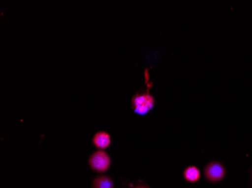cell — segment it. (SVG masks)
<instances>
[{
	"instance_id": "obj_2",
	"label": "cell",
	"mask_w": 252,
	"mask_h": 188,
	"mask_svg": "<svg viewBox=\"0 0 252 188\" xmlns=\"http://www.w3.org/2000/svg\"><path fill=\"white\" fill-rule=\"evenodd\" d=\"M89 165L97 172H105L110 166V156L104 151H95L89 158Z\"/></svg>"
},
{
	"instance_id": "obj_1",
	"label": "cell",
	"mask_w": 252,
	"mask_h": 188,
	"mask_svg": "<svg viewBox=\"0 0 252 188\" xmlns=\"http://www.w3.org/2000/svg\"><path fill=\"white\" fill-rule=\"evenodd\" d=\"M131 104L136 114L144 115L154 108L155 100L149 93H137L131 99Z\"/></svg>"
},
{
	"instance_id": "obj_4",
	"label": "cell",
	"mask_w": 252,
	"mask_h": 188,
	"mask_svg": "<svg viewBox=\"0 0 252 188\" xmlns=\"http://www.w3.org/2000/svg\"><path fill=\"white\" fill-rule=\"evenodd\" d=\"M111 142L110 135L106 132H98L94 135L93 144L100 149L108 148Z\"/></svg>"
},
{
	"instance_id": "obj_7",
	"label": "cell",
	"mask_w": 252,
	"mask_h": 188,
	"mask_svg": "<svg viewBox=\"0 0 252 188\" xmlns=\"http://www.w3.org/2000/svg\"><path fill=\"white\" fill-rule=\"evenodd\" d=\"M144 188V187H138V188Z\"/></svg>"
},
{
	"instance_id": "obj_6",
	"label": "cell",
	"mask_w": 252,
	"mask_h": 188,
	"mask_svg": "<svg viewBox=\"0 0 252 188\" xmlns=\"http://www.w3.org/2000/svg\"><path fill=\"white\" fill-rule=\"evenodd\" d=\"M113 182L107 176H100L94 182V188H113Z\"/></svg>"
},
{
	"instance_id": "obj_3",
	"label": "cell",
	"mask_w": 252,
	"mask_h": 188,
	"mask_svg": "<svg viewBox=\"0 0 252 188\" xmlns=\"http://www.w3.org/2000/svg\"><path fill=\"white\" fill-rule=\"evenodd\" d=\"M205 178L210 182H219L224 177V167L219 162H210L205 167Z\"/></svg>"
},
{
	"instance_id": "obj_5",
	"label": "cell",
	"mask_w": 252,
	"mask_h": 188,
	"mask_svg": "<svg viewBox=\"0 0 252 188\" xmlns=\"http://www.w3.org/2000/svg\"><path fill=\"white\" fill-rule=\"evenodd\" d=\"M185 180L189 182H196L200 179V171L196 166H188L184 172Z\"/></svg>"
}]
</instances>
